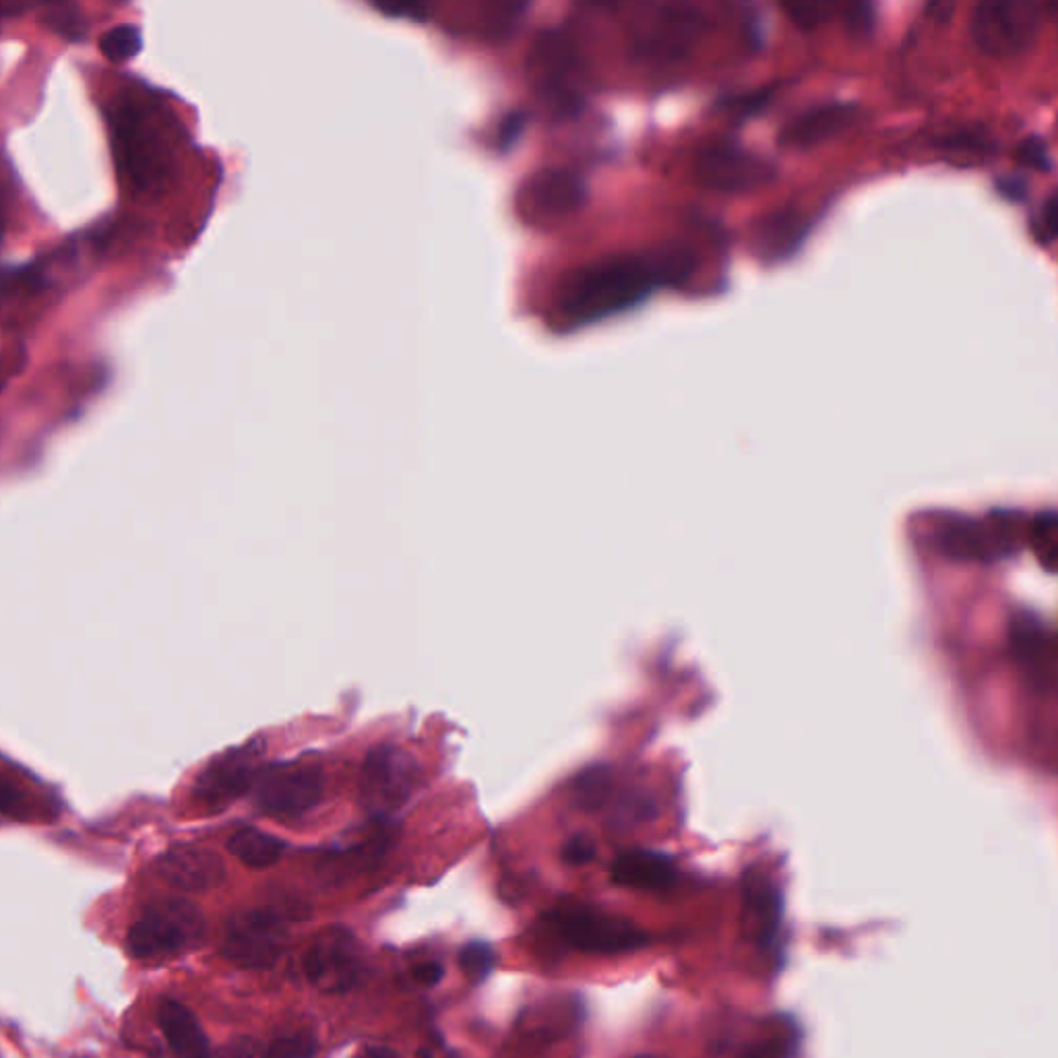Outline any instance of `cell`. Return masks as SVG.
Segmentation results:
<instances>
[{"mask_svg": "<svg viewBox=\"0 0 1058 1058\" xmlns=\"http://www.w3.org/2000/svg\"><path fill=\"white\" fill-rule=\"evenodd\" d=\"M695 259L679 249L653 254H616L567 273L557 287V315L581 327L639 305L664 284L686 277Z\"/></svg>", "mask_w": 1058, "mask_h": 1058, "instance_id": "6da1fadb", "label": "cell"}, {"mask_svg": "<svg viewBox=\"0 0 1058 1058\" xmlns=\"http://www.w3.org/2000/svg\"><path fill=\"white\" fill-rule=\"evenodd\" d=\"M110 123L116 160L135 191L144 193L160 186L172 166V144L162 104L135 91L126 93L114 102Z\"/></svg>", "mask_w": 1058, "mask_h": 1058, "instance_id": "7a4b0ae2", "label": "cell"}, {"mask_svg": "<svg viewBox=\"0 0 1058 1058\" xmlns=\"http://www.w3.org/2000/svg\"><path fill=\"white\" fill-rule=\"evenodd\" d=\"M205 936V918L189 899L170 897L145 908L128 931V949L137 959L174 957L195 949Z\"/></svg>", "mask_w": 1058, "mask_h": 1058, "instance_id": "3957f363", "label": "cell"}, {"mask_svg": "<svg viewBox=\"0 0 1058 1058\" xmlns=\"http://www.w3.org/2000/svg\"><path fill=\"white\" fill-rule=\"evenodd\" d=\"M1042 7L1029 0H985L974 7L969 32L990 58L1025 55L1040 36Z\"/></svg>", "mask_w": 1058, "mask_h": 1058, "instance_id": "277c9868", "label": "cell"}, {"mask_svg": "<svg viewBox=\"0 0 1058 1058\" xmlns=\"http://www.w3.org/2000/svg\"><path fill=\"white\" fill-rule=\"evenodd\" d=\"M550 918L558 936L581 953L623 955L649 945V936L635 922L590 903H567Z\"/></svg>", "mask_w": 1058, "mask_h": 1058, "instance_id": "5b68a950", "label": "cell"}, {"mask_svg": "<svg viewBox=\"0 0 1058 1058\" xmlns=\"http://www.w3.org/2000/svg\"><path fill=\"white\" fill-rule=\"evenodd\" d=\"M420 767L413 754L395 744L373 749L362 765V805L377 819H389L413 796Z\"/></svg>", "mask_w": 1058, "mask_h": 1058, "instance_id": "8992f818", "label": "cell"}, {"mask_svg": "<svg viewBox=\"0 0 1058 1058\" xmlns=\"http://www.w3.org/2000/svg\"><path fill=\"white\" fill-rule=\"evenodd\" d=\"M703 13L691 4H656L637 19L633 50L653 62H674L686 55L703 34Z\"/></svg>", "mask_w": 1058, "mask_h": 1058, "instance_id": "52a82bcc", "label": "cell"}, {"mask_svg": "<svg viewBox=\"0 0 1058 1058\" xmlns=\"http://www.w3.org/2000/svg\"><path fill=\"white\" fill-rule=\"evenodd\" d=\"M286 947V924L271 910H244L226 922L221 955L238 968H271Z\"/></svg>", "mask_w": 1058, "mask_h": 1058, "instance_id": "ba28073f", "label": "cell"}, {"mask_svg": "<svg viewBox=\"0 0 1058 1058\" xmlns=\"http://www.w3.org/2000/svg\"><path fill=\"white\" fill-rule=\"evenodd\" d=\"M306 980L327 994H341L359 985L366 959L359 938L348 929L331 926L317 934L305 955Z\"/></svg>", "mask_w": 1058, "mask_h": 1058, "instance_id": "9c48e42d", "label": "cell"}, {"mask_svg": "<svg viewBox=\"0 0 1058 1058\" xmlns=\"http://www.w3.org/2000/svg\"><path fill=\"white\" fill-rule=\"evenodd\" d=\"M323 773L306 765H273L263 770L254 788V805L273 817H298L323 796Z\"/></svg>", "mask_w": 1058, "mask_h": 1058, "instance_id": "30bf717a", "label": "cell"}, {"mask_svg": "<svg viewBox=\"0 0 1058 1058\" xmlns=\"http://www.w3.org/2000/svg\"><path fill=\"white\" fill-rule=\"evenodd\" d=\"M588 198L585 180L569 168H546L525 180L520 209L532 224H557L574 214Z\"/></svg>", "mask_w": 1058, "mask_h": 1058, "instance_id": "8fae6325", "label": "cell"}, {"mask_svg": "<svg viewBox=\"0 0 1058 1058\" xmlns=\"http://www.w3.org/2000/svg\"><path fill=\"white\" fill-rule=\"evenodd\" d=\"M695 174L712 191L744 193L767 184L773 179V166L738 145L719 144L703 149Z\"/></svg>", "mask_w": 1058, "mask_h": 1058, "instance_id": "7c38bea8", "label": "cell"}, {"mask_svg": "<svg viewBox=\"0 0 1058 1058\" xmlns=\"http://www.w3.org/2000/svg\"><path fill=\"white\" fill-rule=\"evenodd\" d=\"M263 742L252 740L249 744L232 749L214 759L198 775L195 794L203 805L221 808L230 805L238 796L254 788L261 775Z\"/></svg>", "mask_w": 1058, "mask_h": 1058, "instance_id": "4fadbf2b", "label": "cell"}, {"mask_svg": "<svg viewBox=\"0 0 1058 1058\" xmlns=\"http://www.w3.org/2000/svg\"><path fill=\"white\" fill-rule=\"evenodd\" d=\"M156 873L172 889L205 894L226 880V864L209 847L174 845L156 861Z\"/></svg>", "mask_w": 1058, "mask_h": 1058, "instance_id": "5bb4252c", "label": "cell"}, {"mask_svg": "<svg viewBox=\"0 0 1058 1058\" xmlns=\"http://www.w3.org/2000/svg\"><path fill=\"white\" fill-rule=\"evenodd\" d=\"M612 880L637 891H665L679 879L674 861L651 850H628L612 864Z\"/></svg>", "mask_w": 1058, "mask_h": 1058, "instance_id": "9a60e30c", "label": "cell"}, {"mask_svg": "<svg viewBox=\"0 0 1058 1058\" xmlns=\"http://www.w3.org/2000/svg\"><path fill=\"white\" fill-rule=\"evenodd\" d=\"M858 118V109L852 104H826L808 110L794 118L782 133V144L786 147H812L826 144L827 139L843 133Z\"/></svg>", "mask_w": 1058, "mask_h": 1058, "instance_id": "2e32d148", "label": "cell"}, {"mask_svg": "<svg viewBox=\"0 0 1058 1058\" xmlns=\"http://www.w3.org/2000/svg\"><path fill=\"white\" fill-rule=\"evenodd\" d=\"M577 56L573 44L562 34H544L534 53L530 56V71L539 90L548 95H560L562 86L567 83L569 75L573 72Z\"/></svg>", "mask_w": 1058, "mask_h": 1058, "instance_id": "e0dca14e", "label": "cell"}, {"mask_svg": "<svg viewBox=\"0 0 1058 1058\" xmlns=\"http://www.w3.org/2000/svg\"><path fill=\"white\" fill-rule=\"evenodd\" d=\"M160 1027L174 1058H212L203 1027L184 1004L166 1001L160 1009Z\"/></svg>", "mask_w": 1058, "mask_h": 1058, "instance_id": "ac0fdd59", "label": "cell"}, {"mask_svg": "<svg viewBox=\"0 0 1058 1058\" xmlns=\"http://www.w3.org/2000/svg\"><path fill=\"white\" fill-rule=\"evenodd\" d=\"M744 897H747V910L751 914V924H753L751 929H753L754 938L761 945H767V941L772 945L773 934L777 931L780 915H782V912H780L782 901H780L777 889L765 877L751 875L747 879Z\"/></svg>", "mask_w": 1058, "mask_h": 1058, "instance_id": "d6986e66", "label": "cell"}, {"mask_svg": "<svg viewBox=\"0 0 1058 1058\" xmlns=\"http://www.w3.org/2000/svg\"><path fill=\"white\" fill-rule=\"evenodd\" d=\"M228 850L234 858L249 868H270L284 854V842L254 827H242L228 840Z\"/></svg>", "mask_w": 1058, "mask_h": 1058, "instance_id": "ffe728a7", "label": "cell"}, {"mask_svg": "<svg viewBox=\"0 0 1058 1058\" xmlns=\"http://www.w3.org/2000/svg\"><path fill=\"white\" fill-rule=\"evenodd\" d=\"M141 46H144L141 30L128 23L112 27L100 39L102 55L106 56L110 62H125L128 58L139 55Z\"/></svg>", "mask_w": 1058, "mask_h": 1058, "instance_id": "44dd1931", "label": "cell"}, {"mask_svg": "<svg viewBox=\"0 0 1058 1058\" xmlns=\"http://www.w3.org/2000/svg\"><path fill=\"white\" fill-rule=\"evenodd\" d=\"M46 25L67 42H83L90 25L75 4H55L46 13Z\"/></svg>", "mask_w": 1058, "mask_h": 1058, "instance_id": "7402d4cb", "label": "cell"}, {"mask_svg": "<svg viewBox=\"0 0 1058 1058\" xmlns=\"http://www.w3.org/2000/svg\"><path fill=\"white\" fill-rule=\"evenodd\" d=\"M497 964V953L485 941H471L459 953V966L474 985L485 982Z\"/></svg>", "mask_w": 1058, "mask_h": 1058, "instance_id": "603a6c76", "label": "cell"}, {"mask_svg": "<svg viewBox=\"0 0 1058 1058\" xmlns=\"http://www.w3.org/2000/svg\"><path fill=\"white\" fill-rule=\"evenodd\" d=\"M317 1038L308 1032L289 1034L271 1042L265 1058H312L317 1055Z\"/></svg>", "mask_w": 1058, "mask_h": 1058, "instance_id": "cb8c5ba5", "label": "cell"}, {"mask_svg": "<svg viewBox=\"0 0 1058 1058\" xmlns=\"http://www.w3.org/2000/svg\"><path fill=\"white\" fill-rule=\"evenodd\" d=\"M833 7L827 2H805V4H789V18L794 19L800 27L812 30L821 23H826L831 15Z\"/></svg>", "mask_w": 1058, "mask_h": 1058, "instance_id": "d4e9b609", "label": "cell"}, {"mask_svg": "<svg viewBox=\"0 0 1058 1058\" xmlns=\"http://www.w3.org/2000/svg\"><path fill=\"white\" fill-rule=\"evenodd\" d=\"M595 858V845L585 835H573L562 847V861L571 866H585Z\"/></svg>", "mask_w": 1058, "mask_h": 1058, "instance_id": "484cf974", "label": "cell"}, {"mask_svg": "<svg viewBox=\"0 0 1058 1058\" xmlns=\"http://www.w3.org/2000/svg\"><path fill=\"white\" fill-rule=\"evenodd\" d=\"M943 145L949 149V151H969V153H982V151H990V144L985 139L982 133H957L953 137H947L943 139Z\"/></svg>", "mask_w": 1058, "mask_h": 1058, "instance_id": "4316f807", "label": "cell"}, {"mask_svg": "<svg viewBox=\"0 0 1058 1058\" xmlns=\"http://www.w3.org/2000/svg\"><path fill=\"white\" fill-rule=\"evenodd\" d=\"M1020 158L1036 170H1044V172L1050 170V158H1048L1046 145L1038 137H1029V139L1023 141L1022 147H1020Z\"/></svg>", "mask_w": 1058, "mask_h": 1058, "instance_id": "83f0119b", "label": "cell"}, {"mask_svg": "<svg viewBox=\"0 0 1058 1058\" xmlns=\"http://www.w3.org/2000/svg\"><path fill=\"white\" fill-rule=\"evenodd\" d=\"M375 7L378 11L387 13L389 18L412 19V21H426L429 18V11L422 4H412V2H378Z\"/></svg>", "mask_w": 1058, "mask_h": 1058, "instance_id": "f1b7e54d", "label": "cell"}, {"mask_svg": "<svg viewBox=\"0 0 1058 1058\" xmlns=\"http://www.w3.org/2000/svg\"><path fill=\"white\" fill-rule=\"evenodd\" d=\"M997 191H999L1006 201H1015V203H1022V201H1025V197H1027V184H1025V180L1020 179V177L997 180Z\"/></svg>", "mask_w": 1058, "mask_h": 1058, "instance_id": "f546056e", "label": "cell"}, {"mask_svg": "<svg viewBox=\"0 0 1058 1058\" xmlns=\"http://www.w3.org/2000/svg\"><path fill=\"white\" fill-rule=\"evenodd\" d=\"M216 1058H254V1042L251 1038H234L219 1048Z\"/></svg>", "mask_w": 1058, "mask_h": 1058, "instance_id": "4dcf8cb0", "label": "cell"}, {"mask_svg": "<svg viewBox=\"0 0 1058 1058\" xmlns=\"http://www.w3.org/2000/svg\"><path fill=\"white\" fill-rule=\"evenodd\" d=\"M445 976V968L436 962H426L413 969V978L424 987H436Z\"/></svg>", "mask_w": 1058, "mask_h": 1058, "instance_id": "1f68e13d", "label": "cell"}, {"mask_svg": "<svg viewBox=\"0 0 1058 1058\" xmlns=\"http://www.w3.org/2000/svg\"><path fill=\"white\" fill-rule=\"evenodd\" d=\"M1042 224H1044V230L1050 238L1058 236V195L1046 201V205L1042 209Z\"/></svg>", "mask_w": 1058, "mask_h": 1058, "instance_id": "d6a6232c", "label": "cell"}, {"mask_svg": "<svg viewBox=\"0 0 1058 1058\" xmlns=\"http://www.w3.org/2000/svg\"><path fill=\"white\" fill-rule=\"evenodd\" d=\"M359 1058H399L397 1053H394L391 1048H385V1046H368L360 1053Z\"/></svg>", "mask_w": 1058, "mask_h": 1058, "instance_id": "836d02e7", "label": "cell"}, {"mask_svg": "<svg viewBox=\"0 0 1058 1058\" xmlns=\"http://www.w3.org/2000/svg\"><path fill=\"white\" fill-rule=\"evenodd\" d=\"M1053 9H1055V11H1058V4H1055V7H1053Z\"/></svg>", "mask_w": 1058, "mask_h": 1058, "instance_id": "e575fe53", "label": "cell"}]
</instances>
